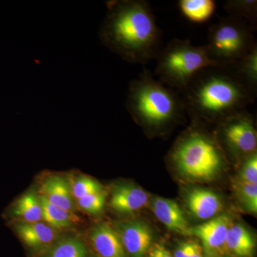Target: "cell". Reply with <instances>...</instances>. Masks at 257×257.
Here are the masks:
<instances>
[{
	"mask_svg": "<svg viewBox=\"0 0 257 257\" xmlns=\"http://www.w3.org/2000/svg\"><path fill=\"white\" fill-rule=\"evenodd\" d=\"M189 210L199 219H208L222 209L220 198L215 193L204 189H194L187 198Z\"/></svg>",
	"mask_w": 257,
	"mask_h": 257,
	"instance_id": "obj_14",
	"label": "cell"
},
{
	"mask_svg": "<svg viewBox=\"0 0 257 257\" xmlns=\"http://www.w3.org/2000/svg\"><path fill=\"white\" fill-rule=\"evenodd\" d=\"M89 239L99 257H126L119 234L109 225L96 226L91 231Z\"/></svg>",
	"mask_w": 257,
	"mask_h": 257,
	"instance_id": "obj_11",
	"label": "cell"
},
{
	"mask_svg": "<svg viewBox=\"0 0 257 257\" xmlns=\"http://www.w3.org/2000/svg\"><path fill=\"white\" fill-rule=\"evenodd\" d=\"M148 200V194L143 189L130 185L116 186L111 194L109 205L118 212L131 213L143 209Z\"/></svg>",
	"mask_w": 257,
	"mask_h": 257,
	"instance_id": "obj_13",
	"label": "cell"
},
{
	"mask_svg": "<svg viewBox=\"0 0 257 257\" xmlns=\"http://www.w3.org/2000/svg\"><path fill=\"white\" fill-rule=\"evenodd\" d=\"M219 135L228 149L236 155H250L256 152V130L253 116L246 109L221 120Z\"/></svg>",
	"mask_w": 257,
	"mask_h": 257,
	"instance_id": "obj_7",
	"label": "cell"
},
{
	"mask_svg": "<svg viewBox=\"0 0 257 257\" xmlns=\"http://www.w3.org/2000/svg\"><path fill=\"white\" fill-rule=\"evenodd\" d=\"M10 212L27 223L40 222L42 219V208L40 197L28 192L19 198Z\"/></svg>",
	"mask_w": 257,
	"mask_h": 257,
	"instance_id": "obj_17",
	"label": "cell"
},
{
	"mask_svg": "<svg viewBox=\"0 0 257 257\" xmlns=\"http://www.w3.org/2000/svg\"><path fill=\"white\" fill-rule=\"evenodd\" d=\"M191 244H192V241H187V242L180 243V244L179 245L178 248L176 250L175 256H188L189 250H190Z\"/></svg>",
	"mask_w": 257,
	"mask_h": 257,
	"instance_id": "obj_27",
	"label": "cell"
},
{
	"mask_svg": "<svg viewBox=\"0 0 257 257\" xmlns=\"http://www.w3.org/2000/svg\"><path fill=\"white\" fill-rule=\"evenodd\" d=\"M155 72L161 82L183 92L199 72L216 64L205 46H195L187 40L174 39L160 50Z\"/></svg>",
	"mask_w": 257,
	"mask_h": 257,
	"instance_id": "obj_4",
	"label": "cell"
},
{
	"mask_svg": "<svg viewBox=\"0 0 257 257\" xmlns=\"http://www.w3.org/2000/svg\"><path fill=\"white\" fill-rule=\"evenodd\" d=\"M39 192L40 197L52 205L74 212V203L69 184L63 177L51 176L43 181Z\"/></svg>",
	"mask_w": 257,
	"mask_h": 257,
	"instance_id": "obj_12",
	"label": "cell"
},
{
	"mask_svg": "<svg viewBox=\"0 0 257 257\" xmlns=\"http://www.w3.org/2000/svg\"><path fill=\"white\" fill-rule=\"evenodd\" d=\"M253 31L244 20L228 16L211 25L204 46L216 65L231 67L256 45Z\"/></svg>",
	"mask_w": 257,
	"mask_h": 257,
	"instance_id": "obj_6",
	"label": "cell"
},
{
	"mask_svg": "<svg viewBox=\"0 0 257 257\" xmlns=\"http://www.w3.org/2000/svg\"><path fill=\"white\" fill-rule=\"evenodd\" d=\"M235 192L241 202L250 212L257 211V184L248 183L238 179L234 183Z\"/></svg>",
	"mask_w": 257,
	"mask_h": 257,
	"instance_id": "obj_23",
	"label": "cell"
},
{
	"mask_svg": "<svg viewBox=\"0 0 257 257\" xmlns=\"http://www.w3.org/2000/svg\"><path fill=\"white\" fill-rule=\"evenodd\" d=\"M86 248L82 241L69 238L55 245L47 257H85Z\"/></svg>",
	"mask_w": 257,
	"mask_h": 257,
	"instance_id": "obj_22",
	"label": "cell"
},
{
	"mask_svg": "<svg viewBox=\"0 0 257 257\" xmlns=\"http://www.w3.org/2000/svg\"><path fill=\"white\" fill-rule=\"evenodd\" d=\"M255 243L251 233L241 224H232L228 231L226 249L238 257H252Z\"/></svg>",
	"mask_w": 257,
	"mask_h": 257,
	"instance_id": "obj_16",
	"label": "cell"
},
{
	"mask_svg": "<svg viewBox=\"0 0 257 257\" xmlns=\"http://www.w3.org/2000/svg\"><path fill=\"white\" fill-rule=\"evenodd\" d=\"M170 159L182 175L199 180H211L224 165L222 153L215 141L197 126L179 139Z\"/></svg>",
	"mask_w": 257,
	"mask_h": 257,
	"instance_id": "obj_5",
	"label": "cell"
},
{
	"mask_svg": "<svg viewBox=\"0 0 257 257\" xmlns=\"http://www.w3.org/2000/svg\"><path fill=\"white\" fill-rule=\"evenodd\" d=\"M19 237L30 247L46 246L53 242L57 234L55 229L42 222L20 223L15 225Z\"/></svg>",
	"mask_w": 257,
	"mask_h": 257,
	"instance_id": "obj_15",
	"label": "cell"
},
{
	"mask_svg": "<svg viewBox=\"0 0 257 257\" xmlns=\"http://www.w3.org/2000/svg\"><path fill=\"white\" fill-rule=\"evenodd\" d=\"M71 194L73 199H80L89 194L102 192V187L99 182L87 177H79L69 184Z\"/></svg>",
	"mask_w": 257,
	"mask_h": 257,
	"instance_id": "obj_24",
	"label": "cell"
},
{
	"mask_svg": "<svg viewBox=\"0 0 257 257\" xmlns=\"http://www.w3.org/2000/svg\"><path fill=\"white\" fill-rule=\"evenodd\" d=\"M152 211L167 229L181 234H190L191 228L184 211L175 201L156 197L152 202Z\"/></svg>",
	"mask_w": 257,
	"mask_h": 257,
	"instance_id": "obj_10",
	"label": "cell"
},
{
	"mask_svg": "<svg viewBox=\"0 0 257 257\" xmlns=\"http://www.w3.org/2000/svg\"><path fill=\"white\" fill-rule=\"evenodd\" d=\"M224 10L229 16L244 20L254 30L256 26L257 1L256 0H228Z\"/></svg>",
	"mask_w": 257,
	"mask_h": 257,
	"instance_id": "obj_21",
	"label": "cell"
},
{
	"mask_svg": "<svg viewBox=\"0 0 257 257\" xmlns=\"http://www.w3.org/2000/svg\"><path fill=\"white\" fill-rule=\"evenodd\" d=\"M148 257H157L156 255L155 254V253L153 252V251H152L151 248L149 250Z\"/></svg>",
	"mask_w": 257,
	"mask_h": 257,
	"instance_id": "obj_30",
	"label": "cell"
},
{
	"mask_svg": "<svg viewBox=\"0 0 257 257\" xmlns=\"http://www.w3.org/2000/svg\"><path fill=\"white\" fill-rule=\"evenodd\" d=\"M187 257H203L202 248L197 243L192 241L190 250Z\"/></svg>",
	"mask_w": 257,
	"mask_h": 257,
	"instance_id": "obj_29",
	"label": "cell"
},
{
	"mask_svg": "<svg viewBox=\"0 0 257 257\" xmlns=\"http://www.w3.org/2000/svg\"><path fill=\"white\" fill-rule=\"evenodd\" d=\"M106 194L104 191L89 194L77 199V206L79 209L89 214H96L102 210L105 204Z\"/></svg>",
	"mask_w": 257,
	"mask_h": 257,
	"instance_id": "obj_25",
	"label": "cell"
},
{
	"mask_svg": "<svg viewBox=\"0 0 257 257\" xmlns=\"http://www.w3.org/2000/svg\"><path fill=\"white\" fill-rule=\"evenodd\" d=\"M151 249L157 257H173L172 253L162 245L156 244Z\"/></svg>",
	"mask_w": 257,
	"mask_h": 257,
	"instance_id": "obj_28",
	"label": "cell"
},
{
	"mask_svg": "<svg viewBox=\"0 0 257 257\" xmlns=\"http://www.w3.org/2000/svg\"><path fill=\"white\" fill-rule=\"evenodd\" d=\"M231 225V217L223 214L191 228L190 234L200 239L207 254L214 256L226 249V236Z\"/></svg>",
	"mask_w": 257,
	"mask_h": 257,
	"instance_id": "obj_8",
	"label": "cell"
},
{
	"mask_svg": "<svg viewBox=\"0 0 257 257\" xmlns=\"http://www.w3.org/2000/svg\"><path fill=\"white\" fill-rule=\"evenodd\" d=\"M107 12L99 28L101 43L133 64L147 63L162 50V34L150 5L144 0L106 2Z\"/></svg>",
	"mask_w": 257,
	"mask_h": 257,
	"instance_id": "obj_1",
	"label": "cell"
},
{
	"mask_svg": "<svg viewBox=\"0 0 257 257\" xmlns=\"http://www.w3.org/2000/svg\"><path fill=\"white\" fill-rule=\"evenodd\" d=\"M178 5L184 16L196 23H205L216 10L213 0H180Z\"/></svg>",
	"mask_w": 257,
	"mask_h": 257,
	"instance_id": "obj_19",
	"label": "cell"
},
{
	"mask_svg": "<svg viewBox=\"0 0 257 257\" xmlns=\"http://www.w3.org/2000/svg\"><path fill=\"white\" fill-rule=\"evenodd\" d=\"M126 107L137 122L156 133L175 124L187 112L175 89L156 80L147 69L130 82Z\"/></svg>",
	"mask_w": 257,
	"mask_h": 257,
	"instance_id": "obj_3",
	"label": "cell"
},
{
	"mask_svg": "<svg viewBox=\"0 0 257 257\" xmlns=\"http://www.w3.org/2000/svg\"><path fill=\"white\" fill-rule=\"evenodd\" d=\"M118 234L125 251L130 257H145L150 249L152 231L143 222L126 223L121 226Z\"/></svg>",
	"mask_w": 257,
	"mask_h": 257,
	"instance_id": "obj_9",
	"label": "cell"
},
{
	"mask_svg": "<svg viewBox=\"0 0 257 257\" xmlns=\"http://www.w3.org/2000/svg\"><path fill=\"white\" fill-rule=\"evenodd\" d=\"M182 93L187 112L213 122L244 110L256 96L231 67L219 66L199 72Z\"/></svg>",
	"mask_w": 257,
	"mask_h": 257,
	"instance_id": "obj_2",
	"label": "cell"
},
{
	"mask_svg": "<svg viewBox=\"0 0 257 257\" xmlns=\"http://www.w3.org/2000/svg\"><path fill=\"white\" fill-rule=\"evenodd\" d=\"M40 197L42 208V219L53 229H64L78 223L80 219L72 211L64 210Z\"/></svg>",
	"mask_w": 257,
	"mask_h": 257,
	"instance_id": "obj_18",
	"label": "cell"
},
{
	"mask_svg": "<svg viewBox=\"0 0 257 257\" xmlns=\"http://www.w3.org/2000/svg\"><path fill=\"white\" fill-rule=\"evenodd\" d=\"M239 179L243 182L257 184L256 152L248 156L243 162L240 170Z\"/></svg>",
	"mask_w": 257,
	"mask_h": 257,
	"instance_id": "obj_26",
	"label": "cell"
},
{
	"mask_svg": "<svg viewBox=\"0 0 257 257\" xmlns=\"http://www.w3.org/2000/svg\"><path fill=\"white\" fill-rule=\"evenodd\" d=\"M236 75L251 91L256 94L257 45H254L242 58L231 66Z\"/></svg>",
	"mask_w": 257,
	"mask_h": 257,
	"instance_id": "obj_20",
	"label": "cell"
}]
</instances>
